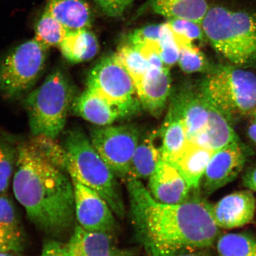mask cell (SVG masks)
Returning <instances> with one entry per match:
<instances>
[{"label":"cell","mask_w":256,"mask_h":256,"mask_svg":"<svg viewBox=\"0 0 256 256\" xmlns=\"http://www.w3.org/2000/svg\"><path fill=\"white\" fill-rule=\"evenodd\" d=\"M126 184L136 235L150 256H176L209 248L218 238L212 204L203 198L166 204L156 200L140 180L129 179Z\"/></svg>","instance_id":"1"},{"label":"cell","mask_w":256,"mask_h":256,"mask_svg":"<svg viewBox=\"0 0 256 256\" xmlns=\"http://www.w3.org/2000/svg\"><path fill=\"white\" fill-rule=\"evenodd\" d=\"M36 151L30 143L19 147L12 190L32 222L44 232L60 235L74 220L72 180Z\"/></svg>","instance_id":"2"},{"label":"cell","mask_w":256,"mask_h":256,"mask_svg":"<svg viewBox=\"0 0 256 256\" xmlns=\"http://www.w3.org/2000/svg\"><path fill=\"white\" fill-rule=\"evenodd\" d=\"M202 26L214 50L230 64L256 68V12L214 6Z\"/></svg>","instance_id":"3"},{"label":"cell","mask_w":256,"mask_h":256,"mask_svg":"<svg viewBox=\"0 0 256 256\" xmlns=\"http://www.w3.org/2000/svg\"><path fill=\"white\" fill-rule=\"evenodd\" d=\"M66 170L73 181L97 192L106 201L113 212L120 218L126 215V207L117 177L80 130L67 134L64 146Z\"/></svg>","instance_id":"4"},{"label":"cell","mask_w":256,"mask_h":256,"mask_svg":"<svg viewBox=\"0 0 256 256\" xmlns=\"http://www.w3.org/2000/svg\"><path fill=\"white\" fill-rule=\"evenodd\" d=\"M74 99V88L66 74L59 70L50 74L25 100L32 135L56 139L66 126Z\"/></svg>","instance_id":"5"},{"label":"cell","mask_w":256,"mask_h":256,"mask_svg":"<svg viewBox=\"0 0 256 256\" xmlns=\"http://www.w3.org/2000/svg\"><path fill=\"white\" fill-rule=\"evenodd\" d=\"M200 92L231 122L252 116L256 110V76L247 69L232 64L216 67L204 80Z\"/></svg>","instance_id":"6"},{"label":"cell","mask_w":256,"mask_h":256,"mask_svg":"<svg viewBox=\"0 0 256 256\" xmlns=\"http://www.w3.org/2000/svg\"><path fill=\"white\" fill-rule=\"evenodd\" d=\"M47 48L34 39L18 46L0 62V92L14 98L34 84L46 64Z\"/></svg>","instance_id":"7"},{"label":"cell","mask_w":256,"mask_h":256,"mask_svg":"<svg viewBox=\"0 0 256 256\" xmlns=\"http://www.w3.org/2000/svg\"><path fill=\"white\" fill-rule=\"evenodd\" d=\"M88 88L116 106L122 118L136 114L142 104L132 78L114 54L102 59L92 69Z\"/></svg>","instance_id":"8"},{"label":"cell","mask_w":256,"mask_h":256,"mask_svg":"<svg viewBox=\"0 0 256 256\" xmlns=\"http://www.w3.org/2000/svg\"><path fill=\"white\" fill-rule=\"evenodd\" d=\"M90 142L117 178L126 180L131 160L140 142L133 126H102L92 129Z\"/></svg>","instance_id":"9"},{"label":"cell","mask_w":256,"mask_h":256,"mask_svg":"<svg viewBox=\"0 0 256 256\" xmlns=\"http://www.w3.org/2000/svg\"><path fill=\"white\" fill-rule=\"evenodd\" d=\"M248 156V150L240 140L215 152L202 179L204 194L209 196L235 180L244 168Z\"/></svg>","instance_id":"10"},{"label":"cell","mask_w":256,"mask_h":256,"mask_svg":"<svg viewBox=\"0 0 256 256\" xmlns=\"http://www.w3.org/2000/svg\"><path fill=\"white\" fill-rule=\"evenodd\" d=\"M75 215L78 224L89 232H113V211L103 198L86 186L73 181Z\"/></svg>","instance_id":"11"},{"label":"cell","mask_w":256,"mask_h":256,"mask_svg":"<svg viewBox=\"0 0 256 256\" xmlns=\"http://www.w3.org/2000/svg\"><path fill=\"white\" fill-rule=\"evenodd\" d=\"M256 201L250 190L233 192L214 204L211 212L220 228L231 230L247 225L254 220Z\"/></svg>","instance_id":"12"},{"label":"cell","mask_w":256,"mask_h":256,"mask_svg":"<svg viewBox=\"0 0 256 256\" xmlns=\"http://www.w3.org/2000/svg\"><path fill=\"white\" fill-rule=\"evenodd\" d=\"M148 190L154 199L166 204H178L190 199V188L174 166L162 160L149 178Z\"/></svg>","instance_id":"13"},{"label":"cell","mask_w":256,"mask_h":256,"mask_svg":"<svg viewBox=\"0 0 256 256\" xmlns=\"http://www.w3.org/2000/svg\"><path fill=\"white\" fill-rule=\"evenodd\" d=\"M168 67L150 68L136 84L140 104L153 114L162 113L171 91V78Z\"/></svg>","instance_id":"14"},{"label":"cell","mask_w":256,"mask_h":256,"mask_svg":"<svg viewBox=\"0 0 256 256\" xmlns=\"http://www.w3.org/2000/svg\"><path fill=\"white\" fill-rule=\"evenodd\" d=\"M66 245L70 256H124L115 246L112 233L89 232L78 224Z\"/></svg>","instance_id":"15"},{"label":"cell","mask_w":256,"mask_h":256,"mask_svg":"<svg viewBox=\"0 0 256 256\" xmlns=\"http://www.w3.org/2000/svg\"><path fill=\"white\" fill-rule=\"evenodd\" d=\"M184 122L188 142L206 130L209 110L206 98L200 94L188 92L180 96L171 108Z\"/></svg>","instance_id":"16"},{"label":"cell","mask_w":256,"mask_h":256,"mask_svg":"<svg viewBox=\"0 0 256 256\" xmlns=\"http://www.w3.org/2000/svg\"><path fill=\"white\" fill-rule=\"evenodd\" d=\"M74 110L83 119L98 126H107L122 118L116 106L98 92L87 88L75 99Z\"/></svg>","instance_id":"17"},{"label":"cell","mask_w":256,"mask_h":256,"mask_svg":"<svg viewBox=\"0 0 256 256\" xmlns=\"http://www.w3.org/2000/svg\"><path fill=\"white\" fill-rule=\"evenodd\" d=\"M215 152L188 142L172 165L180 172L191 190H199L202 179Z\"/></svg>","instance_id":"18"},{"label":"cell","mask_w":256,"mask_h":256,"mask_svg":"<svg viewBox=\"0 0 256 256\" xmlns=\"http://www.w3.org/2000/svg\"><path fill=\"white\" fill-rule=\"evenodd\" d=\"M24 236L14 204L4 194L0 195V252L23 250Z\"/></svg>","instance_id":"19"},{"label":"cell","mask_w":256,"mask_h":256,"mask_svg":"<svg viewBox=\"0 0 256 256\" xmlns=\"http://www.w3.org/2000/svg\"><path fill=\"white\" fill-rule=\"evenodd\" d=\"M46 10L69 30L91 26L92 12L84 0H47Z\"/></svg>","instance_id":"20"},{"label":"cell","mask_w":256,"mask_h":256,"mask_svg":"<svg viewBox=\"0 0 256 256\" xmlns=\"http://www.w3.org/2000/svg\"><path fill=\"white\" fill-rule=\"evenodd\" d=\"M154 11L167 18H182L202 25L210 8L206 0H150Z\"/></svg>","instance_id":"21"},{"label":"cell","mask_w":256,"mask_h":256,"mask_svg":"<svg viewBox=\"0 0 256 256\" xmlns=\"http://www.w3.org/2000/svg\"><path fill=\"white\" fill-rule=\"evenodd\" d=\"M59 46L62 56L72 63L88 62L99 50L97 38L86 28L69 30Z\"/></svg>","instance_id":"22"},{"label":"cell","mask_w":256,"mask_h":256,"mask_svg":"<svg viewBox=\"0 0 256 256\" xmlns=\"http://www.w3.org/2000/svg\"><path fill=\"white\" fill-rule=\"evenodd\" d=\"M162 133V160L172 164L183 152L188 140L183 120L171 110Z\"/></svg>","instance_id":"23"},{"label":"cell","mask_w":256,"mask_h":256,"mask_svg":"<svg viewBox=\"0 0 256 256\" xmlns=\"http://www.w3.org/2000/svg\"><path fill=\"white\" fill-rule=\"evenodd\" d=\"M162 160L161 148L156 146L152 138L140 140L131 160L126 180L149 178Z\"/></svg>","instance_id":"24"},{"label":"cell","mask_w":256,"mask_h":256,"mask_svg":"<svg viewBox=\"0 0 256 256\" xmlns=\"http://www.w3.org/2000/svg\"><path fill=\"white\" fill-rule=\"evenodd\" d=\"M207 102L209 120L204 132L207 137L208 148L216 152L230 144L239 142L232 122L222 112Z\"/></svg>","instance_id":"25"},{"label":"cell","mask_w":256,"mask_h":256,"mask_svg":"<svg viewBox=\"0 0 256 256\" xmlns=\"http://www.w3.org/2000/svg\"><path fill=\"white\" fill-rule=\"evenodd\" d=\"M218 256H256V238L248 232L227 233L216 242Z\"/></svg>","instance_id":"26"},{"label":"cell","mask_w":256,"mask_h":256,"mask_svg":"<svg viewBox=\"0 0 256 256\" xmlns=\"http://www.w3.org/2000/svg\"><path fill=\"white\" fill-rule=\"evenodd\" d=\"M68 32L46 10L35 28L34 39L48 49L51 46H60Z\"/></svg>","instance_id":"27"},{"label":"cell","mask_w":256,"mask_h":256,"mask_svg":"<svg viewBox=\"0 0 256 256\" xmlns=\"http://www.w3.org/2000/svg\"><path fill=\"white\" fill-rule=\"evenodd\" d=\"M114 56L129 73L135 85L142 79L150 68L149 63L138 48L129 42L120 47Z\"/></svg>","instance_id":"28"},{"label":"cell","mask_w":256,"mask_h":256,"mask_svg":"<svg viewBox=\"0 0 256 256\" xmlns=\"http://www.w3.org/2000/svg\"><path fill=\"white\" fill-rule=\"evenodd\" d=\"M178 46L180 50L178 62L184 72L210 74L216 70V67L211 65L204 52L193 44H183Z\"/></svg>","instance_id":"29"},{"label":"cell","mask_w":256,"mask_h":256,"mask_svg":"<svg viewBox=\"0 0 256 256\" xmlns=\"http://www.w3.org/2000/svg\"><path fill=\"white\" fill-rule=\"evenodd\" d=\"M54 140L49 136L40 135L34 136V138L28 143L44 158L66 171L65 149Z\"/></svg>","instance_id":"30"},{"label":"cell","mask_w":256,"mask_h":256,"mask_svg":"<svg viewBox=\"0 0 256 256\" xmlns=\"http://www.w3.org/2000/svg\"><path fill=\"white\" fill-rule=\"evenodd\" d=\"M168 24L174 32L176 42L179 44H192L193 41L203 42L206 40L202 25L182 18H172Z\"/></svg>","instance_id":"31"},{"label":"cell","mask_w":256,"mask_h":256,"mask_svg":"<svg viewBox=\"0 0 256 256\" xmlns=\"http://www.w3.org/2000/svg\"><path fill=\"white\" fill-rule=\"evenodd\" d=\"M17 154L8 144L0 140V195L8 190L14 174Z\"/></svg>","instance_id":"32"},{"label":"cell","mask_w":256,"mask_h":256,"mask_svg":"<svg viewBox=\"0 0 256 256\" xmlns=\"http://www.w3.org/2000/svg\"><path fill=\"white\" fill-rule=\"evenodd\" d=\"M160 54L164 66L168 68L178 62L180 50L174 32L168 24H163L160 40Z\"/></svg>","instance_id":"33"},{"label":"cell","mask_w":256,"mask_h":256,"mask_svg":"<svg viewBox=\"0 0 256 256\" xmlns=\"http://www.w3.org/2000/svg\"><path fill=\"white\" fill-rule=\"evenodd\" d=\"M163 24H152L134 31L129 38V42L140 46L149 42H159L162 36Z\"/></svg>","instance_id":"34"},{"label":"cell","mask_w":256,"mask_h":256,"mask_svg":"<svg viewBox=\"0 0 256 256\" xmlns=\"http://www.w3.org/2000/svg\"><path fill=\"white\" fill-rule=\"evenodd\" d=\"M106 14L110 17H118L132 4L134 0H95Z\"/></svg>","instance_id":"35"},{"label":"cell","mask_w":256,"mask_h":256,"mask_svg":"<svg viewBox=\"0 0 256 256\" xmlns=\"http://www.w3.org/2000/svg\"><path fill=\"white\" fill-rule=\"evenodd\" d=\"M40 256H70L66 245L54 240L44 242Z\"/></svg>","instance_id":"36"},{"label":"cell","mask_w":256,"mask_h":256,"mask_svg":"<svg viewBox=\"0 0 256 256\" xmlns=\"http://www.w3.org/2000/svg\"><path fill=\"white\" fill-rule=\"evenodd\" d=\"M242 184L248 190L256 192V166L243 175Z\"/></svg>","instance_id":"37"},{"label":"cell","mask_w":256,"mask_h":256,"mask_svg":"<svg viewBox=\"0 0 256 256\" xmlns=\"http://www.w3.org/2000/svg\"><path fill=\"white\" fill-rule=\"evenodd\" d=\"M248 134L249 138L256 145V121L252 120L249 124Z\"/></svg>","instance_id":"38"},{"label":"cell","mask_w":256,"mask_h":256,"mask_svg":"<svg viewBox=\"0 0 256 256\" xmlns=\"http://www.w3.org/2000/svg\"><path fill=\"white\" fill-rule=\"evenodd\" d=\"M0 256H20L19 252H0Z\"/></svg>","instance_id":"39"},{"label":"cell","mask_w":256,"mask_h":256,"mask_svg":"<svg viewBox=\"0 0 256 256\" xmlns=\"http://www.w3.org/2000/svg\"><path fill=\"white\" fill-rule=\"evenodd\" d=\"M194 252V251L185 252H182V254H179L176 256H201L199 254H195V252Z\"/></svg>","instance_id":"40"},{"label":"cell","mask_w":256,"mask_h":256,"mask_svg":"<svg viewBox=\"0 0 256 256\" xmlns=\"http://www.w3.org/2000/svg\"><path fill=\"white\" fill-rule=\"evenodd\" d=\"M252 119H254V120L256 121V110L254 112V114L252 115Z\"/></svg>","instance_id":"41"}]
</instances>
